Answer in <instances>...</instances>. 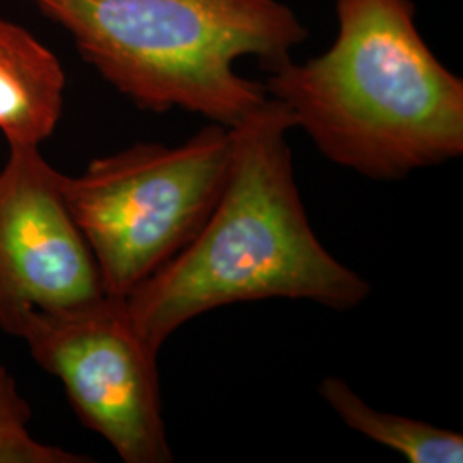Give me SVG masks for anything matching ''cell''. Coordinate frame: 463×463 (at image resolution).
Returning a JSON list of instances; mask_svg holds the SVG:
<instances>
[{
  "mask_svg": "<svg viewBox=\"0 0 463 463\" xmlns=\"http://www.w3.org/2000/svg\"><path fill=\"white\" fill-rule=\"evenodd\" d=\"M72 36L81 57L136 107L184 110L231 128L265 86L237 72L292 59L307 32L280 0H32Z\"/></svg>",
  "mask_w": 463,
  "mask_h": 463,
  "instance_id": "obj_3",
  "label": "cell"
},
{
  "mask_svg": "<svg viewBox=\"0 0 463 463\" xmlns=\"http://www.w3.org/2000/svg\"><path fill=\"white\" fill-rule=\"evenodd\" d=\"M330 49L268 71L266 95L335 165L400 181L463 155V81L430 49L412 0H336Z\"/></svg>",
  "mask_w": 463,
  "mask_h": 463,
  "instance_id": "obj_2",
  "label": "cell"
},
{
  "mask_svg": "<svg viewBox=\"0 0 463 463\" xmlns=\"http://www.w3.org/2000/svg\"><path fill=\"white\" fill-rule=\"evenodd\" d=\"M231 162L229 128L210 122L183 145L136 143L66 175L67 208L107 296L126 298L183 250L212 213Z\"/></svg>",
  "mask_w": 463,
  "mask_h": 463,
  "instance_id": "obj_4",
  "label": "cell"
},
{
  "mask_svg": "<svg viewBox=\"0 0 463 463\" xmlns=\"http://www.w3.org/2000/svg\"><path fill=\"white\" fill-rule=\"evenodd\" d=\"M292 114L266 97L231 131L227 179L191 242L124 298L136 331L160 352L191 319L241 302L309 300L333 311L371 294L317 239L298 193Z\"/></svg>",
  "mask_w": 463,
  "mask_h": 463,
  "instance_id": "obj_1",
  "label": "cell"
},
{
  "mask_svg": "<svg viewBox=\"0 0 463 463\" xmlns=\"http://www.w3.org/2000/svg\"><path fill=\"white\" fill-rule=\"evenodd\" d=\"M64 174L38 146H9L0 170V331L33 311L105 296L99 266L67 208Z\"/></svg>",
  "mask_w": 463,
  "mask_h": 463,
  "instance_id": "obj_6",
  "label": "cell"
},
{
  "mask_svg": "<svg viewBox=\"0 0 463 463\" xmlns=\"http://www.w3.org/2000/svg\"><path fill=\"white\" fill-rule=\"evenodd\" d=\"M66 74L23 26L0 19V133L9 146H42L59 126Z\"/></svg>",
  "mask_w": 463,
  "mask_h": 463,
  "instance_id": "obj_7",
  "label": "cell"
},
{
  "mask_svg": "<svg viewBox=\"0 0 463 463\" xmlns=\"http://www.w3.org/2000/svg\"><path fill=\"white\" fill-rule=\"evenodd\" d=\"M30 402L21 395L17 381L0 365V463H90V455L74 453L36 439L30 430Z\"/></svg>",
  "mask_w": 463,
  "mask_h": 463,
  "instance_id": "obj_9",
  "label": "cell"
},
{
  "mask_svg": "<svg viewBox=\"0 0 463 463\" xmlns=\"http://www.w3.org/2000/svg\"><path fill=\"white\" fill-rule=\"evenodd\" d=\"M69 405L126 463H170L158 350L131 323L124 298H101L57 311H33L17 335Z\"/></svg>",
  "mask_w": 463,
  "mask_h": 463,
  "instance_id": "obj_5",
  "label": "cell"
},
{
  "mask_svg": "<svg viewBox=\"0 0 463 463\" xmlns=\"http://www.w3.org/2000/svg\"><path fill=\"white\" fill-rule=\"evenodd\" d=\"M319 395L342 422L365 438L405 457L411 463H460L463 436L430 422L383 412L359 397L347 381L328 376L319 384Z\"/></svg>",
  "mask_w": 463,
  "mask_h": 463,
  "instance_id": "obj_8",
  "label": "cell"
}]
</instances>
